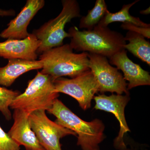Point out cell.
I'll use <instances>...</instances> for the list:
<instances>
[{
  "mask_svg": "<svg viewBox=\"0 0 150 150\" xmlns=\"http://www.w3.org/2000/svg\"><path fill=\"white\" fill-rule=\"evenodd\" d=\"M68 33L71 38L69 44L73 49L109 59L124 49L126 44L122 34L108 27L97 25L91 30L80 31L74 26L70 28Z\"/></svg>",
  "mask_w": 150,
  "mask_h": 150,
  "instance_id": "1",
  "label": "cell"
},
{
  "mask_svg": "<svg viewBox=\"0 0 150 150\" xmlns=\"http://www.w3.org/2000/svg\"><path fill=\"white\" fill-rule=\"evenodd\" d=\"M47 111L56 117L55 123L76 133L77 144L82 150H100L99 145L105 139V126L101 120L83 121L58 98Z\"/></svg>",
  "mask_w": 150,
  "mask_h": 150,
  "instance_id": "2",
  "label": "cell"
},
{
  "mask_svg": "<svg viewBox=\"0 0 150 150\" xmlns=\"http://www.w3.org/2000/svg\"><path fill=\"white\" fill-rule=\"evenodd\" d=\"M70 44H63L42 53L39 58L43 64L40 73L50 76L54 82L63 76L74 78L90 70L88 53L75 54Z\"/></svg>",
  "mask_w": 150,
  "mask_h": 150,
  "instance_id": "3",
  "label": "cell"
},
{
  "mask_svg": "<svg viewBox=\"0 0 150 150\" xmlns=\"http://www.w3.org/2000/svg\"><path fill=\"white\" fill-rule=\"evenodd\" d=\"M59 95L55 91L51 77L38 71L35 77L28 81L25 91L14 99L10 108L22 110L29 114L38 110L47 111Z\"/></svg>",
  "mask_w": 150,
  "mask_h": 150,
  "instance_id": "4",
  "label": "cell"
},
{
  "mask_svg": "<svg viewBox=\"0 0 150 150\" xmlns=\"http://www.w3.org/2000/svg\"><path fill=\"white\" fill-rule=\"evenodd\" d=\"M62 4L63 9L58 16L33 33L40 43L37 54H42L51 48L63 45L64 39L71 37L65 30V25L72 19L81 16L79 6L76 1L63 0Z\"/></svg>",
  "mask_w": 150,
  "mask_h": 150,
  "instance_id": "5",
  "label": "cell"
},
{
  "mask_svg": "<svg viewBox=\"0 0 150 150\" xmlns=\"http://www.w3.org/2000/svg\"><path fill=\"white\" fill-rule=\"evenodd\" d=\"M55 91L72 97L82 109L91 106L92 100L98 92V85L90 70L71 79L59 78L54 82Z\"/></svg>",
  "mask_w": 150,
  "mask_h": 150,
  "instance_id": "6",
  "label": "cell"
},
{
  "mask_svg": "<svg viewBox=\"0 0 150 150\" xmlns=\"http://www.w3.org/2000/svg\"><path fill=\"white\" fill-rule=\"evenodd\" d=\"M89 67L98 85V91L129 95L128 84L117 68L110 64L107 58L88 53Z\"/></svg>",
  "mask_w": 150,
  "mask_h": 150,
  "instance_id": "7",
  "label": "cell"
},
{
  "mask_svg": "<svg viewBox=\"0 0 150 150\" xmlns=\"http://www.w3.org/2000/svg\"><path fill=\"white\" fill-rule=\"evenodd\" d=\"M28 120L38 142L46 150H62L61 139L69 135L77 137L74 131L51 121L46 110L33 111L29 115Z\"/></svg>",
  "mask_w": 150,
  "mask_h": 150,
  "instance_id": "8",
  "label": "cell"
},
{
  "mask_svg": "<svg viewBox=\"0 0 150 150\" xmlns=\"http://www.w3.org/2000/svg\"><path fill=\"white\" fill-rule=\"evenodd\" d=\"M95 108L96 110H104L114 114L120 123V129L118 137L115 138L114 145L121 149L126 148L123 141L124 134L130 131L126 123L125 115V108L130 100L129 95L112 94L107 96L104 94L94 96Z\"/></svg>",
  "mask_w": 150,
  "mask_h": 150,
  "instance_id": "9",
  "label": "cell"
},
{
  "mask_svg": "<svg viewBox=\"0 0 150 150\" xmlns=\"http://www.w3.org/2000/svg\"><path fill=\"white\" fill-rule=\"evenodd\" d=\"M44 0H28L20 12L0 33V37L8 39H23L30 35L27 28L38 11L45 5Z\"/></svg>",
  "mask_w": 150,
  "mask_h": 150,
  "instance_id": "10",
  "label": "cell"
},
{
  "mask_svg": "<svg viewBox=\"0 0 150 150\" xmlns=\"http://www.w3.org/2000/svg\"><path fill=\"white\" fill-rule=\"evenodd\" d=\"M40 41L33 33L23 39H8L0 42V56L5 59L35 61Z\"/></svg>",
  "mask_w": 150,
  "mask_h": 150,
  "instance_id": "11",
  "label": "cell"
},
{
  "mask_svg": "<svg viewBox=\"0 0 150 150\" xmlns=\"http://www.w3.org/2000/svg\"><path fill=\"white\" fill-rule=\"evenodd\" d=\"M29 115L22 110H14L13 124L8 134L18 144L23 146L26 150H46L40 144L31 129L28 120Z\"/></svg>",
  "mask_w": 150,
  "mask_h": 150,
  "instance_id": "12",
  "label": "cell"
},
{
  "mask_svg": "<svg viewBox=\"0 0 150 150\" xmlns=\"http://www.w3.org/2000/svg\"><path fill=\"white\" fill-rule=\"evenodd\" d=\"M109 62L123 72L124 79L129 82V90L139 86L150 85L149 73L130 60L125 49L113 55L109 59Z\"/></svg>",
  "mask_w": 150,
  "mask_h": 150,
  "instance_id": "13",
  "label": "cell"
},
{
  "mask_svg": "<svg viewBox=\"0 0 150 150\" xmlns=\"http://www.w3.org/2000/svg\"><path fill=\"white\" fill-rule=\"evenodd\" d=\"M43 67V62L39 60L10 59L6 66L0 67V85L10 86L20 76L31 70L42 69Z\"/></svg>",
  "mask_w": 150,
  "mask_h": 150,
  "instance_id": "14",
  "label": "cell"
},
{
  "mask_svg": "<svg viewBox=\"0 0 150 150\" xmlns=\"http://www.w3.org/2000/svg\"><path fill=\"white\" fill-rule=\"evenodd\" d=\"M124 38L129 41L124 46V49L150 66V42L143 35L132 31H128Z\"/></svg>",
  "mask_w": 150,
  "mask_h": 150,
  "instance_id": "15",
  "label": "cell"
},
{
  "mask_svg": "<svg viewBox=\"0 0 150 150\" xmlns=\"http://www.w3.org/2000/svg\"><path fill=\"white\" fill-rule=\"evenodd\" d=\"M139 1L137 0L131 4L124 5L121 10L115 13H110L108 11L98 25L102 27H108L110 23L119 22L123 23H129L140 27L150 28L149 24L145 23L140 20L139 18L132 16L129 13L130 8Z\"/></svg>",
  "mask_w": 150,
  "mask_h": 150,
  "instance_id": "16",
  "label": "cell"
},
{
  "mask_svg": "<svg viewBox=\"0 0 150 150\" xmlns=\"http://www.w3.org/2000/svg\"><path fill=\"white\" fill-rule=\"evenodd\" d=\"M108 11L104 0H97L93 8L88 11L86 16L80 20L79 28L91 30L99 23Z\"/></svg>",
  "mask_w": 150,
  "mask_h": 150,
  "instance_id": "17",
  "label": "cell"
},
{
  "mask_svg": "<svg viewBox=\"0 0 150 150\" xmlns=\"http://www.w3.org/2000/svg\"><path fill=\"white\" fill-rule=\"evenodd\" d=\"M20 94L19 91L8 89L0 86V112L7 121L12 118L10 110L11 105L14 99Z\"/></svg>",
  "mask_w": 150,
  "mask_h": 150,
  "instance_id": "18",
  "label": "cell"
},
{
  "mask_svg": "<svg viewBox=\"0 0 150 150\" xmlns=\"http://www.w3.org/2000/svg\"><path fill=\"white\" fill-rule=\"evenodd\" d=\"M0 150H20V146L3 130L1 126Z\"/></svg>",
  "mask_w": 150,
  "mask_h": 150,
  "instance_id": "19",
  "label": "cell"
},
{
  "mask_svg": "<svg viewBox=\"0 0 150 150\" xmlns=\"http://www.w3.org/2000/svg\"><path fill=\"white\" fill-rule=\"evenodd\" d=\"M121 27L123 29L136 33L149 39L150 38V28L140 27L129 23H122Z\"/></svg>",
  "mask_w": 150,
  "mask_h": 150,
  "instance_id": "20",
  "label": "cell"
},
{
  "mask_svg": "<svg viewBox=\"0 0 150 150\" xmlns=\"http://www.w3.org/2000/svg\"><path fill=\"white\" fill-rule=\"evenodd\" d=\"M15 15V11L13 10H4L0 8V16H13Z\"/></svg>",
  "mask_w": 150,
  "mask_h": 150,
  "instance_id": "21",
  "label": "cell"
},
{
  "mask_svg": "<svg viewBox=\"0 0 150 150\" xmlns=\"http://www.w3.org/2000/svg\"><path fill=\"white\" fill-rule=\"evenodd\" d=\"M150 7L147 8L146 9L144 10L141 11H140V13L143 15H149L150 13Z\"/></svg>",
  "mask_w": 150,
  "mask_h": 150,
  "instance_id": "22",
  "label": "cell"
}]
</instances>
